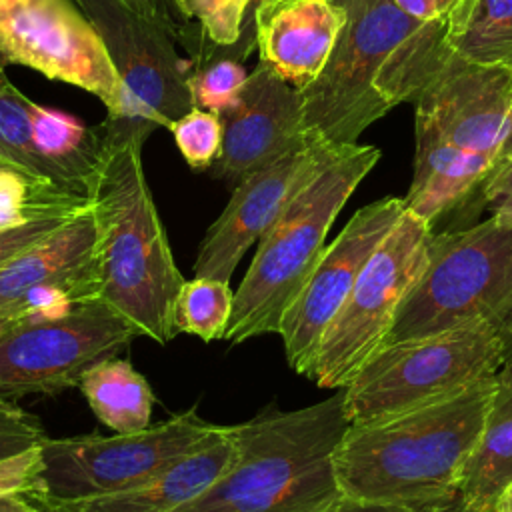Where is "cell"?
<instances>
[{
  "mask_svg": "<svg viewBox=\"0 0 512 512\" xmlns=\"http://www.w3.org/2000/svg\"><path fill=\"white\" fill-rule=\"evenodd\" d=\"M512 156V110H510V124H508V134H506V140H504V144H502V148H500V152H498V156H496V160H494V164H498V162H504V160H508ZM492 164V166H494Z\"/></svg>",
  "mask_w": 512,
  "mask_h": 512,
  "instance_id": "74e56055",
  "label": "cell"
},
{
  "mask_svg": "<svg viewBox=\"0 0 512 512\" xmlns=\"http://www.w3.org/2000/svg\"><path fill=\"white\" fill-rule=\"evenodd\" d=\"M494 390L496 376L428 406L350 424L334 454L342 494L428 510L456 502Z\"/></svg>",
  "mask_w": 512,
  "mask_h": 512,
  "instance_id": "6da1fadb",
  "label": "cell"
},
{
  "mask_svg": "<svg viewBox=\"0 0 512 512\" xmlns=\"http://www.w3.org/2000/svg\"><path fill=\"white\" fill-rule=\"evenodd\" d=\"M0 62L94 94L108 120L122 114V82L74 0H0Z\"/></svg>",
  "mask_w": 512,
  "mask_h": 512,
  "instance_id": "4fadbf2b",
  "label": "cell"
},
{
  "mask_svg": "<svg viewBox=\"0 0 512 512\" xmlns=\"http://www.w3.org/2000/svg\"><path fill=\"white\" fill-rule=\"evenodd\" d=\"M246 78L248 72L242 62L220 54L212 46L204 48L192 58L188 74V88L194 106L214 114L226 112L236 102Z\"/></svg>",
  "mask_w": 512,
  "mask_h": 512,
  "instance_id": "484cf974",
  "label": "cell"
},
{
  "mask_svg": "<svg viewBox=\"0 0 512 512\" xmlns=\"http://www.w3.org/2000/svg\"><path fill=\"white\" fill-rule=\"evenodd\" d=\"M380 92L414 104V132L496 160L510 124L512 70L468 60L444 40V16L420 24L390 56Z\"/></svg>",
  "mask_w": 512,
  "mask_h": 512,
  "instance_id": "277c9868",
  "label": "cell"
},
{
  "mask_svg": "<svg viewBox=\"0 0 512 512\" xmlns=\"http://www.w3.org/2000/svg\"><path fill=\"white\" fill-rule=\"evenodd\" d=\"M168 130L192 170H210L220 158L224 128L218 114L204 108H192L188 114L172 122Z\"/></svg>",
  "mask_w": 512,
  "mask_h": 512,
  "instance_id": "4316f807",
  "label": "cell"
},
{
  "mask_svg": "<svg viewBox=\"0 0 512 512\" xmlns=\"http://www.w3.org/2000/svg\"><path fill=\"white\" fill-rule=\"evenodd\" d=\"M440 512H470V510H468V508H466V506H464V504H462V500H460V498H458V500H456V502H452V504H450V506H446V508H442V510H440Z\"/></svg>",
  "mask_w": 512,
  "mask_h": 512,
  "instance_id": "ab89813d",
  "label": "cell"
},
{
  "mask_svg": "<svg viewBox=\"0 0 512 512\" xmlns=\"http://www.w3.org/2000/svg\"><path fill=\"white\" fill-rule=\"evenodd\" d=\"M78 388L96 418L118 434L150 426L154 394L146 378L120 358H106L84 372Z\"/></svg>",
  "mask_w": 512,
  "mask_h": 512,
  "instance_id": "7402d4cb",
  "label": "cell"
},
{
  "mask_svg": "<svg viewBox=\"0 0 512 512\" xmlns=\"http://www.w3.org/2000/svg\"><path fill=\"white\" fill-rule=\"evenodd\" d=\"M348 426L342 388L312 406L228 424L232 466L180 512H326L342 496L334 454Z\"/></svg>",
  "mask_w": 512,
  "mask_h": 512,
  "instance_id": "7a4b0ae2",
  "label": "cell"
},
{
  "mask_svg": "<svg viewBox=\"0 0 512 512\" xmlns=\"http://www.w3.org/2000/svg\"><path fill=\"white\" fill-rule=\"evenodd\" d=\"M340 148L308 134L284 156L240 180L198 246L194 276L230 280L248 248L268 232L292 198Z\"/></svg>",
  "mask_w": 512,
  "mask_h": 512,
  "instance_id": "2e32d148",
  "label": "cell"
},
{
  "mask_svg": "<svg viewBox=\"0 0 512 512\" xmlns=\"http://www.w3.org/2000/svg\"><path fill=\"white\" fill-rule=\"evenodd\" d=\"M414 136V176L404 206L432 226L482 184L494 158L462 150L428 132H414Z\"/></svg>",
  "mask_w": 512,
  "mask_h": 512,
  "instance_id": "ffe728a7",
  "label": "cell"
},
{
  "mask_svg": "<svg viewBox=\"0 0 512 512\" xmlns=\"http://www.w3.org/2000/svg\"><path fill=\"white\" fill-rule=\"evenodd\" d=\"M472 320H492L512 332V224L494 216L432 234L428 262L402 298L382 346Z\"/></svg>",
  "mask_w": 512,
  "mask_h": 512,
  "instance_id": "52a82bcc",
  "label": "cell"
},
{
  "mask_svg": "<svg viewBox=\"0 0 512 512\" xmlns=\"http://www.w3.org/2000/svg\"><path fill=\"white\" fill-rule=\"evenodd\" d=\"M16 322H20V320H14V318H8V316H2V314H0V334H2L4 330H8L12 324H16Z\"/></svg>",
  "mask_w": 512,
  "mask_h": 512,
  "instance_id": "b9f144b4",
  "label": "cell"
},
{
  "mask_svg": "<svg viewBox=\"0 0 512 512\" xmlns=\"http://www.w3.org/2000/svg\"><path fill=\"white\" fill-rule=\"evenodd\" d=\"M84 12L122 82L124 108L104 120V142L136 140L170 128L194 106L188 74L192 62L178 56L174 38L126 0H74Z\"/></svg>",
  "mask_w": 512,
  "mask_h": 512,
  "instance_id": "30bf717a",
  "label": "cell"
},
{
  "mask_svg": "<svg viewBox=\"0 0 512 512\" xmlns=\"http://www.w3.org/2000/svg\"><path fill=\"white\" fill-rule=\"evenodd\" d=\"M334 2H336V0H334Z\"/></svg>",
  "mask_w": 512,
  "mask_h": 512,
  "instance_id": "f6af8a7d",
  "label": "cell"
},
{
  "mask_svg": "<svg viewBox=\"0 0 512 512\" xmlns=\"http://www.w3.org/2000/svg\"><path fill=\"white\" fill-rule=\"evenodd\" d=\"M432 226L404 210L398 224L374 250L352 292L320 338L306 378L340 390L382 346L396 310L428 262Z\"/></svg>",
  "mask_w": 512,
  "mask_h": 512,
  "instance_id": "8fae6325",
  "label": "cell"
},
{
  "mask_svg": "<svg viewBox=\"0 0 512 512\" xmlns=\"http://www.w3.org/2000/svg\"><path fill=\"white\" fill-rule=\"evenodd\" d=\"M346 24L322 72L302 96L304 132L332 146L358 136L392 110L380 78L394 50L424 22L406 16L394 0H336Z\"/></svg>",
  "mask_w": 512,
  "mask_h": 512,
  "instance_id": "ba28073f",
  "label": "cell"
},
{
  "mask_svg": "<svg viewBox=\"0 0 512 512\" xmlns=\"http://www.w3.org/2000/svg\"><path fill=\"white\" fill-rule=\"evenodd\" d=\"M380 160L376 146L346 144L292 198L278 220L258 240L254 258L234 290V306L224 340L278 332L286 308L318 264L326 234L356 186Z\"/></svg>",
  "mask_w": 512,
  "mask_h": 512,
  "instance_id": "5b68a950",
  "label": "cell"
},
{
  "mask_svg": "<svg viewBox=\"0 0 512 512\" xmlns=\"http://www.w3.org/2000/svg\"><path fill=\"white\" fill-rule=\"evenodd\" d=\"M138 328L102 298L50 318L20 320L0 334V396L56 394L114 358Z\"/></svg>",
  "mask_w": 512,
  "mask_h": 512,
  "instance_id": "7c38bea8",
  "label": "cell"
},
{
  "mask_svg": "<svg viewBox=\"0 0 512 512\" xmlns=\"http://www.w3.org/2000/svg\"><path fill=\"white\" fill-rule=\"evenodd\" d=\"M136 140L104 142V160L92 192L98 230L100 298L132 322L140 336L168 344L172 310L184 282L158 216Z\"/></svg>",
  "mask_w": 512,
  "mask_h": 512,
  "instance_id": "3957f363",
  "label": "cell"
},
{
  "mask_svg": "<svg viewBox=\"0 0 512 512\" xmlns=\"http://www.w3.org/2000/svg\"><path fill=\"white\" fill-rule=\"evenodd\" d=\"M494 512H512V482H510V484L506 486V490L500 494Z\"/></svg>",
  "mask_w": 512,
  "mask_h": 512,
  "instance_id": "f35d334b",
  "label": "cell"
},
{
  "mask_svg": "<svg viewBox=\"0 0 512 512\" xmlns=\"http://www.w3.org/2000/svg\"><path fill=\"white\" fill-rule=\"evenodd\" d=\"M82 206H60L46 212H40L20 224L0 228V270L8 266L14 258H18L22 252H26L30 246L52 234L56 228H60L64 222H68L76 212L86 208Z\"/></svg>",
  "mask_w": 512,
  "mask_h": 512,
  "instance_id": "f1b7e54d",
  "label": "cell"
},
{
  "mask_svg": "<svg viewBox=\"0 0 512 512\" xmlns=\"http://www.w3.org/2000/svg\"><path fill=\"white\" fill-rule=\"evenodd\" d=\"M100 292L92 202L0 270V314L14 320L58 316Z\"/></svg>",
  "mask_w": 512,
  "mask_h": 512,
  "instance_id": "9a60e30c",
  "label": "cell"
},
{
  "mask_svg": "<svg viewBox=\"0 0 512 512\" xmlns=\"http://www.w3.org/2000/svg\"><path fill=\"white\" fill-rule=\"evenodd\" d=\"M404 210V198L374 200L356 210L342 232L324 248L276 332L292 370L308 376L322 334L346 302L364 264L398 224Z\"/></svg>",
  "mask_w": 512,
  "mask_h": 512,
  "instance_id": "5bb4252c",
  "label": "cell"
},
{
  "mask_svg": "<svg viewBox=\"0 0 512 512\" xmlns=\"http://www.w3.org/2000/svg\"><path fill=\"white\" fill-rule=\"evenodd\" d=\"M46 432L36 416L0 396V460L40 446Z\"/></svg>",
  "mask_w": 512,
  "mask_h": 512,
  "instance_id": "4dcf8cb0",
  "label": "cell"
},
{
  "mask_svg": "<svg viewBox=\"0 0 512 512\" xmlns=\"http://www.w3.org/2000/svg\"><path fill=\"white\" fill-rule=\"evenodd\" d=\"M44 512H54V510H50V508H46V510H44Z\"/></svg>",
  "mask_w": 512,
  "mask_h": 512,
  "instance_id": "ee69618b",
  "label": "cell"
},
{
  "mask_svg": "<svg viewBox=\"0 0 512 512\" xmlns=\"http://www.w3.org/2000/svg\"><path fill=\"white\" fill-rule=\"evenodd\" d=\"M0 166H12V164H8V162H6V160L0 156ZM12 168H14V166H12Z\"/></svg>",
  "mask_w": 512,
  "mask_h": 512,
  "instance_id": "7bdbcfd3",
  "label": "cell"
},
{
  "mask_svg": "<svg viewBox=\"0 0 512 512\" xmlns=\"http://www.w3.org/2000/svg\"><path fill=\"white\" fill-rule=\"evenodd\" d=\"M268 0H252L250 2V8H248V14L244 18V24H242V30H240V36L238 40L232 44V46H214L220 54L224 56H230L238 62H246V58L252 54V50L256 48V26H254V12L260 4H264Z\"/></svg>",
  "mask_w": 512,
  "mask_h": 512,
  "instance_id": "836d02e7",
  "label": "cell"
},
{
  "mask_svg": "<svg viewBox=\"0 0 512 512\" xmlns=\"http://www.w3.org/2000/svg\"><path fill=\"white\" fill-rule=\"evenodd\" d=\"M480 192L490 216L512 224V156L492 166L480 184Z\"/></svg>",
  "mask_w": 512,
  "mask_h": 512,
  "instance_id": "d6a6232c",
  "label": "cell"
},
{
  "mask_svg": "<svg viewBox=\"0 0 512 512\" xmlns=\"http://www.w3.org/2000/svg\"><path fill=\"white\" fill-rule=\"evenodd\" d=\"M444 16V40L460 56L512 70V0H458Z\"/></svg>",
  "mask_w": 512,
  "mask_h": 512,
  "instance_id": "603a6c76",
  "label": "cell"
},
{
  "mask_svg": "<svg viewBox=\"0 0 512 512\" xmlns=\"http://www.w3.org/2000/svg\"><path fill=\"white\" fill-rule=\"evenodd\" d=\"M40 446L0 460V496L2 494H30L34 490L40 470H42V448Z\"/></svg>",
  "mask_w": 512,
  "mask_h": 512,
  "instance_id": "1f68e13d",
  "label": "cell"
},
{
  "mask_svg": "<svg viewBox=\"0 0 512 512\" xmlns=\"http://www.w3.org/2000/svg\"><path fill=\"white\" fill-rule=\"evenodd\" d=\"M458 0H438V8H440V14H448L452 8H454V4H456Z\"/></svg>",
  "mask_w": 512,
  "mask_h": 512,
  "instance_id": "60d3db41",
  "label": "cell"
},
{
  "mask_svg": "<svg viewBox=\"0 0 512 512\" xmlns=\"http://www.w3.org/2000/svg\"><path fill=\"white\" fill-rule=\"evenodd\" d=\"M32 104L34 100L10 82L4 64L0 62V156L14 168L54 186L48 180L46 168L34 146Z\"/></svg>",
  "mask_w": 512,
  "mask_h": 512,
  "instance_id": "d4e9b609",
  "label": "cell"
},
{
  "mask_svg": "<svg viewBox=\"0 0 512 512\" xmlns=\"http://www.w3.org/2000/svg\"><path fill=\"white\" fill-rule=\"evenodd\" d=\"M236 446L228 426L212 440L166 466L148 480L90 500L52 506L54 512H180L212 486L234 462Z\"/></svg>",
  "mask_w": 512,
  "mask_h": 512,
  "instance_id": "d6986e66",
  "label": "cell"
},
{
  "mask_svg": "<svg viewBox=\"0 0 512 512\" xmlns=\"http://www.w3.org/2000/svg\"><path fill=\"white\" fill-rule=\"evenodd\" d=\"M252 0H182L200 26L208 46H232L242 30Z\"/></svg>",
  "mask_w": 512,
  "mask_h": 512,
  "instance_id": "83f0119b",
  "label": "cell"
},
{
  "mask_svg": "<svg viewBox=\"0 0 512 512\" xmlns=\"http://www.w3.org/2000/svg\"><path fill=\"white\" fill-rule=\"evenodd\" d=\"M234 306V292L228 280L194 276L184 280L172 310L176 334H192L204 342L224 340Z\"/></svg>",
  "mask_w": 512,
  "mask_h": 512,
  "instance_id": "cb8c5ba5",
  "label": "cell"
},
{
  "mask_svg": "<svg viewBox=\"0 0 512 512\" xmlns=\"http://www.w3.org/2000/svg\"><path fill=\"white\" fill-rule=\"evenodd\" d=\"M510 356L512 332L492 320L382 346L342 388L348 420H382L446 400L496 376Z\"/></svg>",
  "mask_w": 512,
  "mask_h": 512,
  "instance_id": "8992f818",
  "label": "cell"
},
{
  "mask_svg": "<svg viewBox=\"0 0 512 512\" xmlns=\"http://www.w3.org/2000/svg\"><path fill=\"white\" fill-rule=\"evenodd\" d=\"M218 116L224 138L210 172L228 186H236L308 138L300 90L266 62L256 64L236 102Z\"/></svg>",
  "mask_w": 512,
  "mask_h": 512,
  "instance_id": "e0dca14e",
  "label": "cell"
},
{
  "mask_svg": "<svg viewBox=\"0 0 512 512\" xmlns=\"http://www.w3.org/2000/svg\"><path fill=\"white\" fill-rule=\"evenodd\" d=\"M220 430V424L190 408L140 432L46 438L40 446L42 470L28 496L52 508L126 490L194 452Z\"/></svg>",
  "mask_w": 512,
  "mask_h": 512,
  "instance_id": "9c48e42d",
  "label": "cell"
},
{
  "mask_svg": "<svg viewBox=\"0 0 512 512\" xmlns=\"http://www.w3.org/2000/svg\"><path fill=\"white\" fill-rule=\"evenodd\" d=\"M346 24L334 0H268L254 12L260 62L302 90L322 72Z\"/></svg>",
  "mask_w": 512,
  "mask_h": 512,
  "instance_id": "ac0fdd59",
  "label": "cell"
},
{
  "mask_svg": "<svg viewBox=\"0 0 512 512\" xmlns=\"http://www.w3.org/2000/svg\"><path fill=\"white\" fill-rule=\"evenodd\" d=\"M130 6H134L144 16L158 22L176 42L184 44L192 52V56H198L206 48V40L200 32V26H194V20L186 12L182 0H126Z\"/></svg>",
  "mask_w": 512,
  "mask_h": 512,
  "instance_id": "f546056e",
  "label": "cell"
},
{
  "mask_svg": "<svg viewBox=\"0 0 512 512\" xmlns=\"http://www.w3.org/2000/svg\"><path fill=\"white\" fill-rule=\"evenodd\" d=\"M38 500L30 498L28 494H2L0 496V512H44Z\"/></svg>",
  "mask_w": 512,
  "mask_h": 512,
  "instance_id": "8d00e7d4",
  "label": "cell"
},
{
  "mask_svg": "<svg viewBox=\"0 0 512 512\" xmlns=\"http://www.w3.org/2000/svg\"><path fill=\"white\" fill-rule=\"evenodd\" d=\"M394 4L412 20L430 22L436 20L440 14L438 0H394Z\"/></svg>",
  "mask_w": 512,
  "mask_h": 512,
  "instance_id": "d590c367",
  "label": "cell"
},
{
  "mask_svg": "<svg viewBox=\"0 0 512 512\" xmlns=\"http://www.w3.org/2000/svg\"><path fill=\"white\" fill-rule=\"evenodd\" d=\"M326 512H440L428 508H414L396 502H380V500H360L350 496H340Z\"/></svg>",
  "mask_w": 512,
  "mask_h": 512,
  "instance_id": "e575fe53",
  "label": "cell"
},
{
  "mask_svg": "<svg viewBox=\"0 0 512 512\" xmlns=\"http://www.w3.org/2000/svg\"><path fill=\"white\" fill-rule=\"evenodd\" d=\"M512 482V356L496 374V390L480 438L464 466L460 500L470 512H494Z\"/></svg>",
  "mask_w": 512,
  "mask_h": 512,
  "instance_id": "44dd1931",
  "label": "cell"
}]
</instances>
